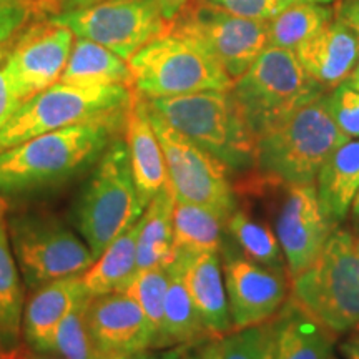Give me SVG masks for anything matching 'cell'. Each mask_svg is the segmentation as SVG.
I'll return each instance as SVG.
<instances>
[{
    "label": "cell",
    "instance_id": "2",
    "mask_svg": "<svg viewBox=\"0 0 359 359\" xmlns=\"http://www.w3.org/2000/svg\"><path fill=\"white\" fill-rule=\"evenodd\" d=\"M147 103L233 175H243L257 167V137L230 90L150 98Z\"/></svg>",
    "mask_w": 359,
    "mask_h": 359
},
{
    "label": "cell",
    "instance_id": "20",
    "mask_svg": "<svg viewBox=\"0 0 359 359\" xmlns=\"http://www.w3.org/2000/svg\"><path fill=\"white\" fill-rule=\"evenodd\" d=\"M123 138L128 148L138 200L143 208H147L156 193L167 187L168 172L163 150L148 116L147 100L137 92L125 123Z\"/></svg>",
    "mask_w": 359,
    "mask_h": 359
},
{
    "label": "cell",
    "instance_id": "17",
    "mask_svg": "<svg viewBox=\"0 0 359 359\" xmlns=\"http://www.w3.org/2000/svg\"><path fill=\"white\" fill-rule=\"evenodd\" d=\"M299 65L318 85L331 92L344 83L359 60V40L333 19L294 48Z\"/></svg>",
    "mask_w": 359,
    "mask_h": 359
},
{
    "label": "cell",
    "instance_id": "33",
    "mask_svg": "<svg viewBox=\"0 0 359 359\" xmlns=\"http://www.w3.org/2000/svg\"><path fill=\"white\" fill-rule=\"evenodd\" d=\"M271 320L231 331L222 338V359H271Z\"/></svg>",
    "mask_w": 359,
    "mask_h": 359
},
{
    "label": "cell",
    "instance_id": "36",
    "mask_svg": "<svg viewBox=\"0 0 359 359\" xmlns=\"http://www.w3.org/2000/svg\"><path fill=\"white\" fill-rule=\"evenodd\" d=\"M208 2L246 19L269 20L278 13L276 0H208Z\"/></svg>",
    "mask_w": 359,
    "mask_h": 359
},
{
    "label": "cell",
    "instance_id": "44",
    "mask_svg": "<svg viewBox=\"0 0 359 359\" xmlns=\"http://www.w3.org/2000/svg\"><path fill=\"white\" fill-rule=\"evenodd\" d=\"M100 359H151L148 351H128V353H110L103 354Z\"/></svg>",
    "mask_w": 359,
    "mask_h": 359
},
{
    "label": "cell",
    "instance_id": "26",
    "mask_svg": "<svg viewBox=\"0 0 359 359\" xmlns=\"http://www.w3.org/2000/svg\"><path fill=\"white\" fill-rule=\"evenodd\" d=\"M138 230L140 218L120 233L83 273V286L88 294L98 296L127 290L137 275Z\"/></svg>",
    "mask_w": 359,
    "mask_h": 359
},
{
    "label": "cell",
    "instance_id": "40",
    "mask_svg": "<svg viewBox=\"0 0 359 359\" xmlns=\"http://www.w3.org/2000/svg\"><path fill=\"white\" fill-rule=\"evenodd\" d=\"M200 348V344H198ZM198 348L196 346H173L160 356H151V359H198Z\"/></svg>",
    "mask_w": 359,
    "mask_h": 359
},
{
    "label": "cell",
    "instance_id": "19",
    "mask_svg": "<svg viewBox=\"0 0 359 359\" xmlns=\"http://www.w3.org/2000/svg\"><path fill=\"white\" fill-rule=\"evenodd\" d=\"M82 276H67L42 285L27 302L22 314V336L30 351L50 354L58 325L87 293Z\"/></svg>",
    "mask_w": 359,
    "mask_h": 359
},
{
    "label": "cell",
    "instance_id": "14",
    "mask_svg": "<svg viewBox=\"0 0 359 359\" xmlns=\"http://www.w3.org/2000/svg\"><path fill=\"white\" fill-rule=\"evenodd\" d=\"M74 40L69 27L48 19L20 30L17 39L7 43V72L22 103L60 80Z\"/></svg>",
    "mask_w": 359,
    "mask_h": 359
},
{
    "label": "cell",
    "instance_id": "48",
    "mask_svg": "<svg viewBox=\"0 0 359 359\" xmlns=\"http://www.w3.org/2000/svg\"><path fill=\"white\" fill-rule=\"evenodd\" d=\"M351 213H353L354 222L359 224V190H358L356 196H354V200H353V203H351Z\"/></svg>",
    "mask_w": 359,
    "mask_h": 359
},
{
    "label": "cell",
    "instance_id": "27",
    "mask_svg": "<svg viewBox=\"0 0 359 359\" xmlns=\"http://www.w3.org/2000/svg\"><path fill=\"white\" fill-rule=\"evenodd\" d=\"M24 290L8 235L7 203L0 195V339L7 349L20 346Z\"/></svg>",
    "mask_w": 359,
    "mask_h": 359
},
{
    "label": "cell",
    "instance_id": "15",
    "mask_svg": "<svg viewBox=\"0 0 359 359\" xmlns=\"http://www.w3.org/2000/svg\"><path fill=\"white\" fill-rule=\"evenodd\" d=\"M223 276L233 331L269 321L290 298L286 268H269L243 255L228 253Z\"/></svg>",
    "mask_w": 359,
    "mask_h": 359
},
{
    "label": "cell",
    "instance_id": "52",
    "mask_svg": "<svg viewBox=\"0 0 359 359\" xmlns=\"http://www.w3.org/2000/svg\"><path fill=\"white\" fill-rule=\"evenodd\" d=\"M353 331H356V333H359V323H358L356 326H354V330H353Z\"/></svg>",
    "mask_w": 359,
    "mask_h": 359
},
{
    "label": "cell",
    "instance_id": "4",
    "mask_svg": "<svg viewBox=\"0 0 359 359\" xmlns=\"http://www.w3.org/2000/svg\"><path fill=\"white\" fill-rule=\"evenodd\" d=\"M290 296L336 336L359 323V231L334 228L318 258L290 280Z\"/></svg>",
    "mask_w": 359,
    "mask_h": 359
},
{
    "label": "cell",
    "instance_id": "11",
    "mask_svg": "<svg viewBox=\"0 0 359 359\" xmlns=\"http://www.w3.org/2000/svg\"><path fill=\"white\" fill-rule=\"evenodd\" d=\"M168 29L205 47L233 82L268 47V20L246 19L208 0H190Z\"/></svg>",
    "mask_w": 359,
    "mask_h": 359
},
{
    "label": "cell",
    "instance_id": "7",
    "mask_svg": "<svg viewBox=\"0 0 359 359\" xmlns=\"http://www.w3.org/2000/svg\"><path fill=\"white\" fill-rule=\"evenodd\" d=\"M132 88L147 100L228 92L233 80L215 57L187 35L167 30L128 60Z\"/></svg>",
    "mask_w": 359,
    "mask_h": 359
},
{
    "label": "cell",
    "instance_id": "32",
    "mask_svg": "<svg viewBox=\"0 0 359 359\" xmlns=\"http://www.w3.org/2000/svg\"><path fill=\"white\" fill-rule=\"evenodd\" d=\"M170 281V269L168 266H155L137 271L133 280L125 290V293L132 296L138 306L142 308L143 314L147 316L148 323L155 331V343L156 336L160 333L161 321H163V306L165 296H167ZM155 348V344H154Z\"/></svg>",
    "mask_w": 359,
    "mask_h": 359
},
{
    "label": "cell",
    "instance_id": "41",
    "mask_svg": "<svg viewBox=\"0 0 359 359\" xmlns=\"http://www.w3.org/2000/svg\"><path fill=\"white\" fill-rule=\"evenodd\" d=\"M349 334L343 343L339 344V353L344 359H359V333L349 331Z\"/></svg>",
    "mask_w": 359,
    "mask_h": 359
},
{
    "label": "cell",
    "instance_id": "25",
    "mask_svg": "<svg viewBox=\"0 0 359 359\" xmlns=\"http://www.w3.org/2000/svg\"><path fill=\"white\" fill-rule=\"evenodd\" d=\"M173 203V193L167 183L143 210L137 241V271L172 264Z\"/></svg>",
    "mask_w": 359,
    "mask_h": 359
},
{
    "label": "cell",
    "instance_id": "39",
    "mask_svg": "<svg viewBox=\"0 0 359 359\" xmlns=\"http://www.w3.org/2000/svg\"><path fill=\"white\" fill-rule=\"evenodd\" d=\"M102 2V0H53L50 12L52 15L55 13H65L72 11H79V8H85L88 6H93V4Z\"/></svg>",
    "mask_w": 359,
    "mask_h": 359
},
{
    "label": "cell",
    "instance_id": "49",
    "mask_svg": "<svg viewBox=\"0 0 359 359\" xmlns=\"http://www.w3.org/2000/svg\"><path fill=\"white\" fill-rule=\"evenodd\" d=\"M35 2H37L39 7H42L45 12H50V7H52L53 0H35Z\"/></svg>",
    "mask_w": 359,
    "mask_h": 359
},
{
    "label": "cell",
    "instance_id": "51",
    "mask_svg": "<svg viewBox=\"0 0 359 359\" xmlns=\"http://www.w3.org/2000/svg\"><path fill=\"white\" fill-rule=\"evenodd\" d=\"M11 351H12V349H7L6 344L2 343V339H0V359H6L7 354Z\"/></svg>",
    "mask_w": 359,
    "mask_h": 359
},
{
    "label": "cell",
    "instance_id": "12",
    "mask_svg": "<svg viewBox=\"0 0 359 359\" xmlns=\"http://www.w3.org/2000/svg\"><path fill=\"white\" fill-rule=\"evenodd\" d=\"M48 19L69 27L75 37L93 40L130 60L140 48L168 30L158 0H102Z\"/></svg>",
    "mask_w": 359,
    "mask_h": 359
},
{
    "label": "cell",
    "instance_id": "23",
    "mask_svg": "<svg viewBox=\"0 0 359 359\" xmlns=\"http://www.w3.org/2000/svg\"><path fill=\"white\" fill-rule=\"evenodd\" d=\"M168 269L170 281L165 296L163 321L156 336L155 348L198 346L205 341L213 339L206 331L198 309L193 303L180 263L173 259Z\"/></svg>",
    "mask_w": 359,
    "mask_h": 359
},
{
    "label": "cell",
    "instance_id": "50",
    "mask_svg": "<svg viewBox=\"0 0 359 359\" xmlns=\"http://www.w3.org/2000/svg\"><path fill=\"white\" fill-rule=\"evenodd\" d=\"M30 359H64V358L53 356V354H35V353H32Z\"/></svg>",
    "mask_w": 359,
    "mask_h": 359
},
{
    "label": "cell",
    "instance_id": "28",
    "mask_svg": "<svg viewBox=\"0 0 359 359\" xmlns=\"http://www.w3.org/2000/svg\"><path fill=\"white\" fill-rule=\"evenodd\" d=\"M226 217L208 206L175 200L173 246L175 255L219 253Z\"/></svg>",
    "mask_w": 359,
    "mask_h": 359
},
{
    "label": "cell",
    "instance_id": "54",
    "mask_svg": "<svg viewBox=\"0 0 359 359\" xmlns=\"http://www.w3.org/2000/svg\"><path fill=\"white\" fill-rule=\"evenodd\" d=\"M334 359H336V358H334Z\"/></svg>",
    "mask_w": 359,
    "mask_h": 359
},
{
    "label": "cell",
    "instance_id": "18",
    "mask_svg": "<svg viewBox=\"0 0 359 359\" xmlns=\"http://www.w3.org/2000/svg\"><path fill=\"white\" fill-rule=\"evenodd\" d=\"M173 259L182 266L183 280L210 336L222 339L231 333V316L219 253L175 255Z\"/></svg>",
    "mask_w": 359,
    "mask_h": 359
},
{
    "label": "cell",
    "instance_id": "1",
    "mask_svg": "<svg viewBox=\"0 0 359 359\" xmlns=\"http://www.w3.org/2000/svg\"><path fill=\"white\" fill-rule=\"evenodd\" d=\"M125 123L92 122L53 130L0 151V195H25L69 182L123 135Z\"/></svg>",
    "mask_w": 359,
    "mask_h": 359
},
{
    "label": "cell",
    "instance_id": "13",
    "mask_svg": "<svg viewBox=\"0 0 359 359\" xmlns=\"http://www.w3.org/2000/svg\"><path fill=\"white\" fill-rule=\"evenodd\" d=\"M275 233L286 259L290 280L304 271L334 231L323 212L316 185H280L271 203Z\"/></svg>",
    "mask_w": 359,
    "mask_h": 359
},
{
    "label": "cell",
    "instance_id": "43",
    "mask_svg": "<svg viewBox=\"0 0 359 359\" xmlns=\"http://www.w3.org/2000/svg\"><path fill=\"white\" fill-rule=\"evenodd\" d=\"M188 2H190V0H158L161 13H163V17L168 22H172L175 17H177V13L182 11Z\"/></svg>",
    "mask_w": 359,
    "mask_h": 359
},
{
    "label": "cell",
    "instance_id": "31",
    "mask_svg": "<svg viewBox=\"0 0 359 359\" xmlns=\"http://www.w3.org/2000/svg\"><path fill=\"white\" fill-rule=\"evenodd\" d=\"M90 298L92 294L85 293L58 325L50 349L53 356L64 359H100L103 356L88 325Z\"/></svg>",
    "mask_w": 359,
    "mask_h": 359
},
{
    "label": "cell",
    "instance_id": "6",
    "mask_svg": "<svg viewBox=\"0 0 359 359\" xmlns=\"http://www.w3.org/2000/svg\"><path fill=\"white\" fill-rule=\"evenodd\" d=\"M143 210L127 143L120 135L95 161L82 187L74 210L75 224L97 259L120 233L142 217Z\"/></svg>",
    "mask_w": 359,
    "mask_h": 359
},
{
    "label": "cell",
    "instance_id": "30",
    "mask_svg": "<svg viewBox=\"0 0 359 359\" xmlns=\"http://www.w3.org/2000/svg\"><path fill=\"white\" fill-rule=\"evenodd\" d=\"M333 19V8L323 4L303 2L281 8L268 20V47L294 50Z\"/></svg>",
    "mask_w": 359,
    "mask_h": 359
},
{
    "label": "cell",
    "instance_id": "38",
    "mask_svg": "<svg viewBox=\"0 0 359 359\" xmlns=\"http://www.w3.org/2000/svg\"><path fill=\"white\" fill-rule=\"evenodd\" d=\"M334 19L348 27L359 40V0H339L333 7Z\"/></svg>",
    "mask_w": 359,
    "mask_h": 359
},
{
    "label": "cell",
    "instance_id": "34",
    "mask_svg": "<svg viewBox=\"0 0 359 359\" xmlns=\"http://www.w3.org/2000/svg\"><path fill=\"white\" fill-rule=\"evenodd\" d=\"M327 109L338 128L349 138H359V93L341 83L327 93Z\"/></svg>",
    "mask_w": 359,
    "mask_h": 359
},
{
    "label": "cell",
    "instance_id": "46",
    "mask_svg": "<svg viewBox=\"0 0 359 359\" xmlns=\"http://www.w3.org/2000/svg\"><path fill=\"white\" fill-rule=\"evenodd\" d=\"M30 356H32V351H30V349H27L24 346H17L7 354L6 359H30Z\"/></svg>",
    "mask_w": 359,
    "mask_h": 359
},
{
    "label": "cell",
    "instance_id": "9",
    "mask_svg": "<svg viewBox=\"0 0 359 359\" xmlns=\"http://www.w3.org/2000/svg\"><path fill=\"white\" fill-rule=\"evenodd\" d=\"M8 235L20 276L30 290L83 275L95 262L83 238L52 215H13L8 218Z\"/></svg>",
    "mask_w": 359,
    "mask_h": 359
},
{
    "label": "cell",
    "instance_id": "10",
    "mask_svg": "<svg viewBox=\"0 0 359 359\" xmlns=\"http://www.w3.org/2000/svg\"><path fill=\"white\" fill-rule=\"evenodd\" d=\"M151 127L163 150L168 187L173 198L208 206L223 217H230L238 206L233 191L231 172L222 161L173 128L147 103Z\"/></svg>",
    "mask_w": 359,
    "mask_h": 359
},
{
    "label": "cell",
    "instance_id": "21",
    "mask_svg": "<svg viewBox=\"0 0 359 359\" xmlns=\"http://www.w3.org/2000/svg\"><path fill=\"white\" fill-rule=\"evenodd\" d=\"M271 359H334L338 336L293 298L271 318Z\"/></svg>",
    "mask_w": 359,
    "mask_h": 359
},
{
    "label": "cell",
    "instance_id": "24",
    "mask_svg": "<svg viewBox=\"0 0 359 359\" xmlns=\"http://www.w3.org/2000/svg\"><path fill=\"white\" fill-rule=\"evenodd\" d=\"M58 82L75 87H132V72L127 60L93 40L75 37L70 57Z\"/></svg>",
    "mask_w": 359,
    "mask_h": 359
},
{
    "label": "cell",
    "instance_id": "29",
    "mask_svg": "<svg viewBox=\"0 0 359 359\" xmlns=\"http://www.w3.org/2000/svg\"><path fill=\"white\" fill-rule=\"evenodd\" d=\"M226 231L241 250V255L251 262L269 268H286L276 233L263 218L255 217L243 206H236L226 219Z\"/></svg>",
    "mask_w": 359,
    "mask_h": 359
},
{
    "label": "cell",
    "instance_id": "53",
    "mask_svg": "<svg viewBox=\"0 0 359 359\" xmlns=\"http://www.w3.org/2000/svg\"><path fill=\"white\" fill-rule=\"evenodd\" d=\"M0 2H11V0H0Z\"/></svg>",
    "mask_w": 359,
    "mask_h": 359
},
{
    "label": "cell",
    "instance_id": "42",
    "mask_svg": "<svg viewBox=\"0 0 359 359\" xmlns=\"http://www.w3.org/2000/svg\"><path fill=\"white\" fill-rule=\"evenodd\" d=\"M198 359H222V339H208L200 344Z\"/></svg>",
    "mask_w": 359,
    "mask_h": 359
},
{
    "label": "cell",
    "instance_id": "37",
    "mask_svg": "<svg viewBox=\"0 0 359 359\" xmlns=\"http://www.w3.org/2000/svg\"><path fill=\"white\" fill-rule=\"evenodd\" d=\"M8 43V42H7ZM7 43L0 47V130L6 127L12 115L19 110L22 102L17 97L6 65Z\"/></svg>",
    "mask_w": 359,
    "mask_h": 359
},
{
    "label": "cell",
    "instance_id": "5",
    "mask_svg": "<svg viewBox=\"0 0 359 359\" xmlns=\"http://www.w3.org/2000/svg\"><path fill=\"white\" fill-rule=\"evenodd\" d=\"M135 92L128 85L75 87L57 82L22 103L0 130V151L72 125L92 122L127 123Z\"/></svg>",
    "mask_w": 359,
    "mask_h": 359
},
{
    "label": "cell",
    "instance_id": "45",
    "mask_svg": "<svg viewBox=\"0 0 359 359\" xmlns=\"http://www.w3.org/2000/svg\"><path fill=\"white\" fill-rule=\"evenodd\" d=\"M344 83H346L349 88H353L354 92L359 93V60L358 64L354 65V69L351 70V74H349V77L344 80Z\"/></svg>",
    "mask_w": 359,
    "mask_h": 359
},
{
    "label": "cell",
    "instance_id": "47",
    "mask_svg": "<svg viewBox=\"0 0 359 359\" xmlns=\"http://www.w3.org/2000/svg\"><path fill=\"white\" fill-rule=\"evenodd\" d=\"M303 2H313V4H327V2H333V0H276V6H278V12L281 8L293 6V4H303Z\"/></svg>",
    "mask_w": 359,
    "mask_h": 359
},
{
    "label": "cell",
    "instance_id": "35",
    "mask_svg": "<svg viewBox=\"0 0 359 359\" xmlns=\"http://www.w3.org/2000/svg\"><path fill=\"white\" fill-rule=\"evenodd\" d=\"M37 11L39 4L35 0L0 2V47L11 42Z\"/></svg>",
    "mask_w": 359,
    "mask_h": 359
},
{
    "label": "cell",
    "instance_id": "22",
    "mask_svg": "<svg viewBox=\"0 0 359 359\" xmlns=\"http://www.w3.org/2000/svg\"><path fill=\"white\" fill-rule=\"evenodd\" d=\"M314 185L326 218L339 226L359 190V140H348L336 148L323 165Z\"/></svg>",
    "mask_w": 359,
    "mask_h": 359
},
{
    "label": "cell",
    "instance_id": "3",
    "mask_svg": "<svg viewBox=\"0 0 359 359\" xmlns=\"http://www.w3.org/2000/svg\"><path fill=\"white\" fill-rule=\"evenodd\" d=\"M348 140L330 114L325 93L259 135L255 170L285 185L314 183L330 155Z\"/></svg>",
    "mask_w": 359,
    "mask_h": 359
},
{
    "label": "cell",
    "instance_id": "16",
    "mask_svg": "<svg viewBox=\"0 0 359 359\" xmlns=\"http://www.w3.org/2000/svg\"><path fill=\"white\" fill-rule=\"evenodd\" d=\"M88 325L102 354L154 349V327L138 303L125 291L92 296Z\"/></svg>",
    "mask_w": 359,
    "mask_h": 359
},
{
    "label": "cell",
    "instance_id": "8",
    "mask_svg": "<svg viewBox=\"0 0 359 359\" xmlns=\"http://www.w3.org/2000/svg\"><path fill=\"white\" fill-rule=\"evenodd\" d=\"M230 92L257 138L304 103L330 93L304 72L293 50L280 47L264 48Z\"/></svg>",
    "mask_w": 359,
    "mask_h": 359
}]
</instances>
